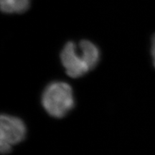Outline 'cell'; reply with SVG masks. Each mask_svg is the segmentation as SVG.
Wrapping results in <instances>:
<instances>
[{
    "label": "cell",
    "mask_w": 155,
    "mask_h": 155,
    "mask_svg": "<svg viewBox=\"0 0 155 155\" xmlns=\"http://www.w3.org/2000/svg\"><path fill=\"white\" fill-rule=\"evenodd\" d=\"M60 57L66 74L72 78H78L96 67L100 51L89 40H81L78 45L70 41L64 45Z\"/></svg>",
    "instance_id": "cell-1"
},
{
    "label": "cell",
    "mask_w": 155,
    "mask_h": 155,
    "mask_svg": "<svg viewBox=\"0 0 155 155\" xmlns=\"http://www.w3.org/2000/svg\"><path fill=\"white\" fill-rule=\"evenodd\" d=\"M41 103L45 111L52 117H64L75 105L72 87L63 81L50 83L42 92Z\"/></svg>",
    "instance_id": "cell-2"
},
{
    "label": "cell",
    "mask_w": 155,
    "mask_h": 155,
    "mask_svg": "<svg viewBox=\"0 0 155 155\" xmlns=\"http://www.w3.org/2000/svg\"><path fill=\"white\" fill-rule=\"evenodd\" d=\"M27 129L24 121L17 116L2 114L0 118V152H11L12 147L24 140Z\"/></svg>",
    "instance_id": "cell-3"
},
{
    "label": "cell",
    "mask_w": 155,
    "mask_h": 155,
    "mask_svg": "<svg viewBox=\"0 0 155 155\" xmlns=\"http://www.w3.org/2000/svg\"><path fill=\"white\" fill-rule=\"evenodd\" d=\"M30 0H0L1 10L7 14H19L28 10Z\"/></svg>",
    "instance_id": "cell-4"
},
{
    "label": "cell",
    "mask_w": 155,
    "mask_h": 155,
    "mask_svg": "<svg viewBox=\"0 0 155 155\" xmlns=\"http://www.w3.org/2000/svg\"><path fill=\"white\" fill-rule=\"evenodd\" d=\"M151 53H152L153 64L155 67V35L153 36L152 40V48H151Z\"/></svg>",
    "instance_id": "cell-5"
}]
</instances>
